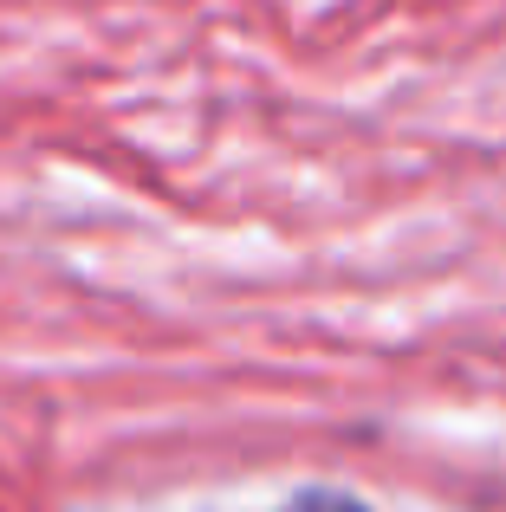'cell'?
I'll use <instances>...</instances> for the list:
<instances>
[{
    "label": "cell",
    "instance_id": "cell-1",
    "mask_svg": "<svg viewBox=\"0 0 506 512\" xmlns=\"http://www.w3.org/2000/svg\"><path fill=\"white\" fill-rule=\"evenodd\" d=\"M292 512H364V506H357V500H338V493H305Z\"/></svg>",
    "mask_w": 506,
    "mask_h": 512
}]
</instances>
